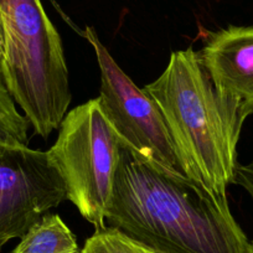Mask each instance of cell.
I'll return each mask as SVG.
<instances>
[{"mask_svg":"<svg viewBox=\"0 0 253 253\" xmlns=\"http://www.w3.org/2000/svg\"><path fill=\"white\" fill-rule=\"evenodd\" d=\"M242 189L247 191L253 201V160L248 164H238L235 172V181Z\"/></svg>","mask_w":253,"mask_h":253,"instance_id":"cell-11","label":"cell"},{"mask_svg":"<svg viewBox=\"0 0 253 253\" xmlns=\"http://www.w3.org/2000/svg\"><path fill=\"white\" fill-rule=\"evenodd\" d=\"M66 200V182L47 152L0 144V251Z\"/></svg>","mask_w":253,"mask_h":253,"instance_id":"cell-6","label":"cell"},{"mask_svg":"<svg viewBox=\"0 0 253 253\" xmlns=\"http://www.w3.org/2000/svg\"><path fill=\"white\" fill-rule=\"evenodd\" d=\"M0 74L34 133L47 139L58 129L72 99L60 34L40 0H0Z\"/></svg>","mask_w":253,"mask_h":253,"instance_id":"cell-3","label":"cell"},{"mask_svg":"<svg viewBox=\"0 0 253 253\" xmlns=\"http://www.w3.org/2000/svg\"><path fill=\"white\" fill-rule=\"evenodd\" d=\"M121 142L101 108L99 98L75 107L61 122L48 157L57 168L82 217L106 228Z\"/></svg>","mask_w":253,"mask_h":253,"instance_id":"cell-4","label":"cell"},{"mask_svg":"<svg viewBox=\"0 0 253 253\" xmlns=\"http://www.w3.org/2000/svg\"><path fill=\"white\" fill-rule=\"evenodd\" d=\"M76 236L57 213L46 212L20 238L13 253H81Z\"/></svg>","mask_w":253,"mask_h":253,"instance_id":"cell-8","label":"cell"},{"mask_svg":"<svg viewBox=\"0 0 253 253\" xmlns=\"http://www.w3.org/2000/svg\"><path fill=\"white\" fill-rule=\"evenodd\" d=\"M4 52V30H3V21H1V15H0V58Z\"/></svg>","mask_w":253,"mask_h":253,"instance_id":"cell-12","label":"cell"},{"mask_svg":"<svg viewBox=\"0 0 253 253\" xmlns=\"http://www.w3.org/2000/svg\"><path fill=\"white\" fill-rule=\"evenodd\" d=\"M29 126L28 118L16 109L0 74V144L28 145Z\"/></svg>","mask_w":253,"mask_h":253,"instance_id":"cell-9","label":"cell"},{"mask_svg":"<svg viewBox=\"0 0 253 253\" xmlns=\"http://www.w3.org/2000/svg\"><path fill=\"white\" fill-rule=\"evenodd\" d=\"M106 226L159 253H253L227 199L123 144Z\"/></svg>","mask_w":253,"mask_h":253,"instance_id":"cell-1","label":"cell"},{"mask_svg":"<svg viewBox=\"0 0 253 253\" xmlns=\"http://www.w3.org/2000/svg\"><path fill=\"white\" fill-rule=\"evenodd\" d=\"M144 89L164 118L184 174L227 199L247 119L241 104L218 91L193 47L171 52L164 72Z\"/></svg>","mask_w":253,"mask_h":253,"instance_id":"cell-2","label":"cell"},{"mask_svg":"<svg viewBox=\"0 0 253 253\" xmlns=\"http://www.w3.org/2000/svg\"><path fill=\"white\" fill-rule=\"evenodd\" d=\"M81 253H159L112 227L94 231Z\"/></svg>","mask_w":253,"mask_h":253,"instance_id":"cell-10","label":"cell"},{"mask_svg":"<svg viewBox=\"0 0 253 253\" xmlns=\"http://www.w3.org/2000/svg\"><path fill=\"white\" fill-rule=\"evenodd\" d=\"M252 245H253V241H252Z\"/></svg>","mask_w":253,"mask_h":253,"instance_id":"cell-13","label":"cell"},{"mask_svg":"<svg viewBox=\"0 0 253 253\" xmlns=\"http://www.w3.org/2000/svg\"><path fill=\"white\" fill-rule=\"evenodd\" d=\"M84 36L96 52L101 71V108L121 144L150 162L184 174L154 99L119 67L93 28L87 26Z\"/></svg>","mask_w":253,"mask_h":253,"instance_id":"cell-5","label":"cell"},{"mask_svg":"<svg viewBox=\"0 0 253 253\" xmlns=\"http://www.w3.org/2000/svg\"><path fill=\"white\" fill-rule=\"evenodd\" d=\"M201 63L221 93L253 113V26H228L209 34L198 51Z\"/></svg>","mask_w":253,"mask_h":253,"instance_id":"cell-7","label":"cell"}]
</instances>
